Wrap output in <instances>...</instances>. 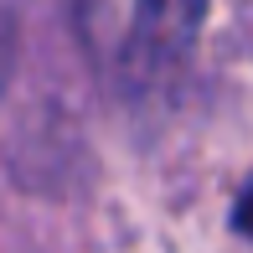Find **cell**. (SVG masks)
Instances as JSON below:
<instances>
[{"instance_id": "cell-1", "label": "cell", "mask_w": 253, "mask_h": 253, "mask_svg": "<svg viewBox=\"0 0 253 253\" xmlns=\"http://www.w3.org/2000/svg\"><path fill=\"white\" fill-rule=\"evenodd\" d=\"M88 62L124 88H150L191 57L207 0H62Z\"/></svg>"}, {"instance_id": "cell-2", "label": "cell", "mask_w": 253, "mask_h": 253, "mask_svg": "<svg viewBox=\"0 0 253 253\" xmlns=\"http://www.w3.org/2000/svg\"><path fill=\"white\" fill-rule=\"evenodd\" d=\"M10 73H16V10L10 0H0V98L10 88Z\"/></svg>"}, {"instance_id": "cell-3", "label": "cell", "mask_w": 253, "mask_h": 253, "mask_svg": "<svg viewBox=\"0 0 253 253\" xmlns=\"http://www.w3.org/2000/svg\"><path fill=\"white\" fill-rule=\"evenodd\" d=\"M233 227L253 243V181L243 186V197H238V207H233Z\"/></svg>"}]
</instances>
